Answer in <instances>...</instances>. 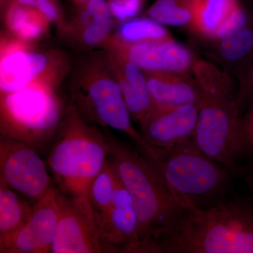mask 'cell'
I'll list each match as a JSON object with an SVG mask.
<instances>
[{"label":"cell","mask_w":253,"mask_h":253,"mask_svg":"<svg viewBox=\"0 0 253 253\" xmlns=\"http://www.w3.org/2000/svg\"><path fill=\"white\" fill-rule=\"evenodd\" d=\"M151 246L153 253H253V206L234 196L208 209L185 207Z\"/></svg>","instance_id":"cell-1"},{"label":"cell","mask_w":253,"mask_h":253,"mask_svg":"<svg viewBox=\"0 0 253 253\" xmlns=\"http://www.w3.org/2000/svg\"><path fill=\"white\" fill-rule=\"evenodd\" d=\"M192 74L201 93L195 142L208 157L235 173L244 153L242 112L234 80L214 63L200 59L195 63Z\"/></svg>","instance_id":"cell-2"},{"label":"cell","mask_w":253,"mask_h":253,"mask_svg":"<svg viewBox=\"0 0 253 253\" xmlns=\"http://www.w3.org/2000/svg\"><path fill=\"white\" fill-rule=\"evenodd\" d=\"M48 157L60 191L90 204L91 182L109 157V138L86 122L74 105L66 109Z\"/></svg>","instance_id":"cell-3"},{"label":"cell","mask_w":253,"mask_h":253,"mask_svg":"<svg viewBox=\"0 0 253 253\" xmlns=\"http://www.w3.org/2000/svg\"><path fill=\"white\" fill-rule=\"evenodd\" d=\"M109 141V157L135 208L139 253H151L153 237L185 207L144 155L117 139Z\"/></svg>","instance_id":"cell-4"},{"label":"cell","mask_w":253,"mask_h":253,"mask_svg":"<svg viewBox=\"0 0 253 253\" xmlns=\"http://www.w3.org/2000/svg\"><path fill=\"white\" fill-rule=\"evenodd\" d=\"M184 207L206 210L227 197L229 172L191 139L144 155Z\"/></svg>","instance_id":"cell-5"},{"label":"cell","mask_w":253,"mask_h":253,"mask_svg":"<svg viewBox=\"0 0 253 253\" xmlns=\"http://www.w3.org/2000/svg\"><path fill=\"white\" fill-rule=\"evenodd\" d=\"M56 87L36 83L0 94L1 137L42 148L56 135L66 110Z\"/></svg>","instance_id":"cell-6"},{"label":"cell","mask_w":253,"mask_h":253,"mask_svg":"<svg viewBox=\"0 0 253 253\" xmlns=\"http://www.w3.org/2000/svg\"><path fill=\"white\" fill-rule=\"evenodd\" d=\"M72 104L86 122L124 132L136 143L141 154H146L152 148L133 126L122 91L104 56L91 58L80 68Z\"/></svg>","instance_id":"cell-7"},{"label":"cell","mask_w":253,"mask_h":253,"mask_svg":"<svg viewBox=\"0 0 253 253\" xmlns=\"http://www.w3.org/2000/svg\"><path fill=\"white\" fill-rule=\"evenodd\" d=\"M11 36H1L0 94L14 92L36 83L59 85L68 69L62 53L35 49Z\"/></svg>","instance_id":"cell-8"},{"label":"cell","mask_w":253,"mask_h":253,"mask_svg":"<svg viewBox=\"0 0 253 253\" xmlns=\"http://www.w3.org/2000/svg\"><path fill=\"white\" fill-rule=\"evenodd\" d=\"M0 179L35 203L53 187L36 148L9 138L1 137L0 141Z\"/></svg>","instance_id":"cell-9"},{"label":"cell","mask_w":253,"mask_h":253,"mask_svg":"<svg viewBox=\"0 0 253 253\" xmlns=\"http://www.w3.org/2000/svg\"><path fill=\"white\" fill-rule=\"evenodd\" d=\"M62 196L60 190L52 187L35 203L24 224L12 236L0 242V253H51Z\"/></svg>","instance_id":"cell-10"},{"label":"cell","mask_w":253,"mask_h":253,"mask_svg":"<svg viewBox=\"0 0 253 253\" xmlns=\"http://www.w3.org/2000/svg\"><path fill=\"white\" fill-rule=\"evenodd\" d=\"M51 253H106L91 204L63 194Z\"/></svg>","instance_id":"cell-11"},{"label":"cell","mask_w":253,"mask_h":253,"mask_svg":"<svg viewBox=\"0 0 253 253\" xmlns=\"http://www.w3.org/2000/svg\"><path fill=\"white\" fill-rule=\"evenodd\" d=\"M104 47L135 63L144 71H169L192 74L199 58L187 46L176 42L126 43L110 38Z\"/></svg>","instance_id":"cell-12"},{"label":"cell","mask_w":253,"mask_h":253,"mask_svg":"<svg viewBox=\"0 0 253 253\" xmlns=\"http://www.w3.org/2000/svg\"><path fill=\"white\" fill-rule=\"evenodd\" d=\"M198 113V104L152 110L140 123L141 136L153 147H174L194 139Z\"/></svg>","instance_id":"cell-13"},{"label":"cell","mask_w":253,"mask_h":253,"mask_svg":"<svg viewBox=\"0 0 253 253\" xmlns=\"http://www.w3.org/2000/svg\"><path fill=\"white\" fill-rule=\"evenodd\" d=\"M99 230L106 253H139L140 240L135 208L120 179L112 206Z\"/></svg>","instance_id":"cell-14"},{"label":"cell","mask_w":253,"mask_h":253,"mask_svg":"<svg viewBox=\"0 0 253 253\" xmlns=\"http://www.w3.org/2000/svg\"><path fill=\"white\" fill-rule=\"evenodd\" d=\"M203 53L232 78H237L253 57V9L249 18L229 36L199 42Z\"/></svg>","instance_id":"cell-15"},{"label":"cell","mask_w":253,"mask_h":253,"mask_svg":"<svg viewBox=\"0 0 253 253\" xmlns=\"http://www.w3.org/2000/svg\"><path fill=\"white\" fill-rule=\"evenodd\" d=\"M78 6L71 22L63 25V33L83 46H104L116 23L106 0H86Z\"/></svg>","instance_id":"cell-16"},{"label":"cell","mask_w":253,"mask_h":253,"mask_svg":"<svg viewBox=\"0 0 253 253\" xmlns=\"http://www.w3.org/2000/svg\"><path fill=\"white\" fill-rule=\"evenodd\" d=\"M106 63L117 81L131 118L139 124L153 110L144 71L135 63L106 50Z\"/></svg>","instance_id":"cell-17"},{"label":"cell","mask_w":253,"mask_h":253,"mask_svg":"<svg viewBox=\"0 0 253 253\" xmlns=\"http://www.w3.org/2000/svg\"><path fill=\"white\" fill-rule=\"evenodd\" d=\"M144 72L152 99L153 110L199 104L201 93L192 74L169 71Z\"/></svg>","instance_id":"cell-18"},{"label":"cell","mask_w":253,"mask_h":253,"mask_svg":"<svg viewBox=\"0 0 253 253\" xmlns=\"http://www.w3.org/2000/svg\"><path fill=\"white\" fill-rule=\"evenodd\" d=\"M241 4L240 0H195L192 21L188 28L195 41L211 39Z\"/></svg>","instance_id":"cell-19"},{"label":"cell","mask_w":253,"mask_h":253,"mask_svg":"<svg viewBox=\"0 0 253 253\" xmlns=\"http://www.w3.org/2000/svg\"><path fill=\"white\" fill-rule=\"evenodd\" d=\"M4 11V21L11 36L26 42L33 43L42 38L50 23L39 10L13 1Z\"/></svg>","instance_id":"cell-20"},{"label":"cell","mask_w":253,"mask_h":253,"mask_svg":"<svg viewBox=\"0 0 253 253\" xmlns=\"http://www.w3.org/2000/svg\"><path fill=\"white\" fill-rule=\"evenodd\" d=\"M33 206L20 199L14 189L0 179V242L15 234L31 214Z\"/></svg>","instance_id":"cell-21"},{"label":"cell","mask_w":253,"mask_h":253,"mask_svg":"<svg viewBox=\"0 0 253 253\" xmlns=\"http://www.w3.org/2000/svg\"><path fill=\"white\" fill-rule=\"evenodd\" d=\"M118 180L116 168L109 157L89 189V201L98 229L112 206Z\"/></svg>","instance_id":"cell-22"},{"label":"cell","mask_w":253,"mask_h":253,"mask_svg":"<svg viewBox=\"0 0 253 253\" xmlns=\"http://www.w3.org/2000/svg\"><path fill=\"white\" fill-rule=\"evenodd\" d=\"M110 38L126 43L174 41L163 25L149 17H135L120 23Z\"/></svg>","instance_id":"cell-23"},{"label":"cell","mask_w":253,"mask_h":253,"mask_svg":"<svg viewBox=\"0 0 253 253\" xmlns=\"http://www.w3.org/2000/svg\"><path fill=\"white\" fill-rule=\"evenodd\" d=\"M195 0H156L147 10L148 17L163 26L189 28Z\"/></svg>","instance_id":"cell-24"},{"label":"cell","mask_w":253,"mask_h":253,"mask_svg":"<svg viewBox=\"0 0 253 253\" xmlns=\"http://www.w3.org/2000/svg\"><path fill=\"white\" fill-rule=\"evenodd\" d=\"M236 80L238 84L236 100L243 113L253 103V57Z\"/></svg>","instance_id":"cell-25"},{"label":"cell","mask_w":253,"mask_h":253,"mask_svg":"<svg viewBox=\"0 0 253 253\" xmlns=\"http://www.w3.org/2000/svg\"><path fill=\"white\" fill-rule=\"evenodd\" d=\"M106 2L115 21L122 23L136 17L144 7L145 0H106Z\"/></svg>","instance_id":"cell-26"},{"label":"cell","mask_w":253,"mask_h":253,"mask_svg":"<svg viewBox=\"0 0 253 253\" xmlns=\"http://www.w3.org/2000/svg\"><path fill=\"white\" fill-rule=\"evenodd\" d=\"M241 133L244 157L253 156V103L242 113Z\"/></svg>","instance_id":"cell-27"},{"label":"cell","mask_w":253,"mask_h":253,"mask_svg":"<svg viewBox=\"0 0 253 253\" xmlns=\"http://www.w3.org/2000/svg\"><path fill=\"white\" fill-rule=\"evenodd\" d=\"M244 178L246 184L253 194V163H251L248 166L247 169L245 172Z\"/></svg>","instance_id":"cell-28"},{"label":"cell","mask_w":253,"mask_h":253,"mask_svg":"<svg viewBox=\"0 0 253 253\" xmlns=\"http://www.w3.org/2000/svg\"><path fill=\"white\" fill-rule=\"evenodd\" d=\"M14 1H16L18 4L36 8L38 5L44 2V1H48V0H14Z\"/></svg>","instance_id":"cell-29"},{"label":"cell","mask_w":253,"mask_h":253,"mask_svg":"<svg viewBox=\"0 0 253 253\" xmlns=\"http://www.w3.org/2000/svg\"><path fill=\"white\" fill-rule=\"evenodd\" d=\"M14 0H0V3H1V7L3 10L5 9V8L8 6L9 4H11Z\"/></svg>","instance_id":"cell-30"},{"label":"cell","mask_w":253,"mask_h":253,"mask_svg":"<svg viewBox=\"0 0 253 253\" xmlns=\"http://www.w3.org/2000/svg\"><path fill=\"white\" fill-rule=\"evenodd\" d=\"M73 1H74L76 4L79 5L82 4V3L84 2L86 0H72Z\"/></svg>","instance_id":"cell-31"},{"label":"cell","mask_w":253,"mask_h":253,"mask_svg":"<svg viewBox=\"0 0 253 253\" xmlns=\"http://www.w3.org/2000/svg\"><path fill=\"white\" fill-rule=\"evenodd\" d=\"M251 1L253 3V0H251Z\"/></svg>","instance_id":"cell-32"}]
</instances>
